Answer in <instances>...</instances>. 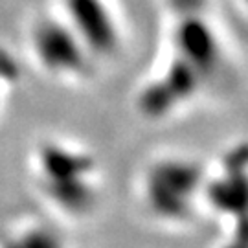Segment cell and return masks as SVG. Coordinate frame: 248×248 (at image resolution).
Returning <instances> with one entry per match:
<instances>
[{
	"instance_id": "obj_1",
	"label": "cell",
	"mask_w": 248,
	"mask_h": 248,
	"mask_svg": "<svg viewBox=\"0 0 248 248\" xmlns=\"http://www.w3.org/2000/svg\"><path fill=\"white\" fill-rule=\"evenodd\" d=\"M9 248H61L59 239L50 230H31L15 241Z\"/></svg>"
}]
</instances>
